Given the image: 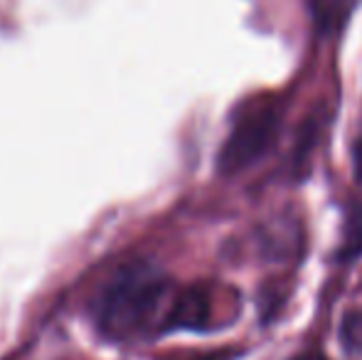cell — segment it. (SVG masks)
I'll return each mask as SVG.
<instances>
[{
    "label": "cell",
    "instance_id": "cell-1",
    "mask_svg": "<svg viewBox=\"0 0 362 360\" xmlns=\"http://www.w3.org/2000/svg\"><path fill=\"white\" fill-rule=\"evenodd\" d=\"M175 286L163 272L151 265H134L124 269L101 294L96 323L101 333L114 341L163 331Z\"/></svg>",
    "mask_w": 362,
    "mask_h": 360
},
{
    "label": "cell",
    "instance_id": "cell-2",
    "mask_svg": "<svg viewBox=\"0 0 362 360\" xmlns=\"http://www.w3.org/2000/svg\"><path fill=\"white\" fill-rule=\"evenodd\" d=\"M281 101L274 96H262L242 106L217 156L219 173L237 175L259 163L276 144L281 131Z\"/></svg>",
    "mask_w": 362,
    "mask_h": 360
},
{
    "label": "cell",
    "instance_id": "cell-3",
    "mask_svg": "<svg viewBox=\"0 0 362 360\" xmlns=\"http://www.w3.org/2000/svg\"><path fill=\"white\" fill-rule=\"evenodd\" d=\"M217 321V296L210 286L195 284L175 291L163 331H210Z\"/></svg>",
    "mask_w": 362,
    "mask_h": 360
},
{
    "label": "cell",
    "instance_id": "cell-4",
    "mask_svg": "<svg viewBox=\"0 0 362 360\" xmlns=\"http://www.w3.org/2000/svg\"><path fill=\"white\" fill-rule=\"evenodd\" d=\"M360 0H313V15L315 23H318V30L325 35L338 33L343 30L345 20L350 18L353 8Z\"/></svg>",
    "mask_w": 362,
    "mask_h": 360
},
{
    "label": "cell",
    "instance_id": "cell-5",
    "mask_svg": "<svg viewBox=\"0 0 362 360\" xmlns=\"http://www.w3.org/2000/svg\"><path fill=\"white\" fill-rule=\"evenodd\" d=\"M340 245H343L340 247V260L350 262L355 257H362V202H350Z\"/></svg>",
    "mask_w": 362,
    "mask_h": 360
},
{
    "label": "cell",
    "instance_id": "cell-6",
    "mask_svg": "<svg viewBox=\"0 0 362 360\" xmlns=\"http://www.w3.org/2000/svg\"><path fill=\"white\" fill-rule=\"evenodd\" d=\"M340 341L345 351L362 356V308H353L343 316L340 323Z\"/></svg>",
    "mask_w": 362,
    "mask_h": 360
},
{
    "label": "cell",
    "instance_id": "cell-7",
    "mask_svg": "<svg viewBox=\"0 0 362 360\" xmlns=\"http://www.w3.org/2000/svg\"><path fill=\"white\" fill-rule=\"evenodd\" d=\"M237 356H239L237 351H217V353H210V356H202L195 360H234Z\"/></svg>",
    "mask_w": 362,
    "mask_h": 360
},
{
    "label": "cell",
    "instance_id": "cell-8",
    "mask_svg": "<svg viewBox=\"0 0 362 360\" xmlns=\"http://www.w3.org/2000/svg\"><path fill=\"white\" fill-rule=\"evenodd\" d=\"M291 360H325V358L320 356V353H315V351H305V353H300V356H296Z\"/></svg>",
    "mask_w": 362,
    "mask_h": 360
}]
</instances>
